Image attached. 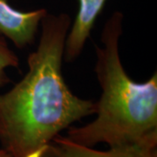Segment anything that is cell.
<instances>
[{
	"label": "cell",
	"instance_id": "6da1fadb",
	"mask_svg": "<svg viewBox=\"0 0 157 157\" xmlns=\"http://www.w3.org/2000/svg\"><path fill=\"white\" fill-rule=\"evenodd\" d=\"M71 24L67 13H47L27 73L0 94V142L13 157H39L62 131L95 113V102L75 95L62 73Z\"/></svg>",
	"mask_w": 157,
	"mask_h": 157
},
{
	"label": "cell",
	"instance_id": "7a4b0ae2",
	"mask_svg": "<svg viewBox=\"0 0 157 157\" xmlns=\"http://www.w3.org/2000/svg\"><path fill=\"white\" fill-rule=\"evenodd\" d=\"M123 17L121 11L111 15L102 30V46L95 45L94 72L102 94L95 119L68 128L66 137L75 143L113 147L157 135V73L139 83L125 71L119 48Z\"/></svg>",
	"mask_w": 157,
	"mask_h": 157
},
{
	"label": "cell",
	"instance_id": "3957f363",
	"mask_svg": "<svg viewBox=\"0 0 157 157\" xmlns=\"http://www.w3.org/2000/svg\"><path fill=\"white\" fill-rule=\"evenodd\" d=\"M39 157H157V135L109 147L105 151L75 143L59 135L45 147Z\"/></svg>",
	"mask_w": 157,
	"mask_h": 157
},
{
	"label": "cell",
	"instance_id": "277c9868",
	"mask_svg": "<svg viewBox=\"0 0 157 157\" xmlns=\"http://www.w3.org/2000/svg\"><path fill=\"white\" fill-rule=\"evenodd\" d=\"M47 13L44 8L18 11L10 5L9 0H0V35L10 39L17 48L31 45Z\"/></svg>",
	"mask_w": 157,
	"mask_h": 157
},
{
	"label": "cell",
	"instance_id": "5b68a950",
	"mask_svg": "<svg viewBox=\"0 0 157 157\" xmlns=\"http://www.w3.org/2000/svg\"><path fill=\"white\" fill-rule=\"evenodd\" d=\"M107 0H78L79 6L75 19L68 31L64 59L73 62L77 59L89 39L96 18L100 15Z\"/></svg>",
	"mask_w": 157,
	"mask_h": 157
},
{
	"label": "cell",
	"instance_id": "8992f818",
	"mask_svg": "<svg viewBox=\"0 0 157 157\" xmlns=\"http://www.w3.org/2000/svg\"><path fill=\"white\" fill-rule=\"evenodd\" d=\"M19 59L17 55L9 47L3 36H0V88L11 82L6 73L8 68H17Z\"/></svg>",
	"mask_w": 157,
	"mask_h": 157
},
{
	"label": "cell",
	"instance_id": "52a82bcc",
	"mask_svg": "<svg viewBox=\"0 0 157 157\" xmlns=\"http://www.w3.org/2000/svg\"><path fill=\"white\" fill-rule=\"evenodd\" d=\"M0 157H13V156H12V155H11V153H9L7 150L4 149V148H2V149H0Z\"/></svg>",
	"mask_w": 157,
	"mask_h": 157
}]
</instances>
